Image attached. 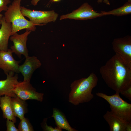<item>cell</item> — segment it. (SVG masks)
Segmentation results:
<instances>
[{
	"instance_id": "obj_1",
	"label": "cell",
	"mask_w": 131,
	"mask_h": 131,
	"mask_svg": "<svg viewBox=\"0 0 131 131\" xmlns=\"http://www.w3.org/2000/svg\"><path fill=\"white\" fill-rule=\"evenodd\" d=\"M100 73L108 87L120 93L131 87V68L115 55L101 66Z\"/></svg>"
},
{
	"instance_id": "obj_2",
	"label": "cell",
	"mask_w": 131,
	"mask_h": 131,
	"mask_svg": "<svg viewBox=\"0 0 131 131\" xmlns=\"http://www.w3.org/2000/svg\"><path fill=\"white\" fill-rule=\"evenodd\" d=\"M98 81L96 74L92 73L87 78L74 81L70 85L69 101L75 106L90 102L94 98L92 90L97 85Z\"/></svg>"
},
{
	"instance_id": "obj_3",
	"label": "cell",
	"mask_w": 131,
	"mask_h": 131,
	"mask_svg": "<svg viewBox=\"0 0 131 131\" xmlns=\"http://www.w3.org/2000/svg\"><path fill=\"white\" fill-rule=\"evenodd\" d=\"M22 0H14L8 7L4 16L6 21L11 23L12 30L11 36L23 29L34 31L36 26L29 20L26 19L21 11Z\"/></svg>"
},
{
	"instance_id": "obj_4",
	"label": "cell",
	"mask_w": 131,
	"mask_h": 131,
	"mask_svg": "<svg viewBox=\"0 0 131 131\" xmlns=\"http://www.w3.org/2000/svg\"><path fill=\"white\" fill-rule=\"evenodd\" d=\"M96 94L108 103L110 111L114 114L126 122L131 123V104L123 100L119 93L109 96L98 92Z\"/></svg>"
},
{
	"instance_id": "obj_5",
	"label": "cell",
	"mask_w": 131,
	"mask_h": 131,
	"mask_svg": "<svg viewBox=\"0 0 131 131\" xmlns=\"http://www.w3.org/2000/svg\"><path fill=\"white\" fill-rule=\"evenodd\" d=\"M112 45L115 55L125 64L131 68V36L115 39Z\"/></svg>"
},
{
	"instance_id": "obj_6",
	"label": "cell",
	"mask_w": 131,
	"mask_h": 131,
	"mask_svg": "<svg viewBox=\"0 0 131 131\" xmlns=\"http://www.w3.org/2000/svg\"><path fill=\"white\" fill-rule=\"evenodd\" d=\"M21 12L24 16L28 18L29 21L37 25H42L51 22H55L58 14L54 10L42 11L31 10L24 7H21Z\"/></svg>"
},
{
	"instance_id": "obj_7",
	"label": "cell",
	"mask_w": 131,
	"mask_h": 131,
	"mask_svg": "<svg viewBox=\"0 0 131 131\" xmlns=\"http://www.w3.org/2000/svg\"><path fill=\"white\" fill-rule=\"evenodd\" d=\"M13 91L17 97L24 100H35L42 102L43 99L44 94L37 92L30 82H19L15 86Z\"/></svg>"
},
{
	"instance_id": "obj_8",
	"label": "cell",
	"mask_w": 131,
	"mask_h": 131,
	"mask_svg": "<svg viewBox=\"0 0 131 131\" xmlns=\"http://www.w3.org/2000/svg\"><path fill=\"white\" fill-rule=\"evenodd\" d=\"M104 16L103 14L95 11L87 2L84 3L78 9L69 13L61 15L60 20L69 19L84 20Z\"/></svg>"
},
{
	"instance_id": "obj_9",
	"label": "cell",
	"mask_w": 131,
	"mask_h": 131,
	"mask_svg": "<svg viewBox=\"0 0 131 131\" xmlns=\"http://www.w3.org/2000/svg\"><path fill=\"white\" fill-rule=\"evenodd\" d=\"M32 32L26 30L23 33L19 34L16 33L11 36L10 40L13 43V45L10 47L12 53H14L20 58L22 55L26 58L29 56L26 43L28 36Z\"/></svg>"
},
{
	"instance_id": "obj_10",
	"label": "cell",
	"mask_w": 131,
	"mask_h": 131,
	"mask_svg": "<svg viewBox=\"0 0 131 131\" xmlns=\"http://www.w3.org/2000/svg\"><path fill=\"white\" fill-rule=\"evenodd\" d=\"M11 49L6 51H0V69L3 70L6 74L12 71L20 73L18 69L20 61L15 60L12 55Z\"/></svg>"
},
{
	"instance_id": "obj_11",
	"label": "cell",
	"mask_w": 131,
	"mask_h": 131,
	"mask_svg": "<svg viewBox=\"0 0 131 131\" xmlns=\"http://www.w3.org/2000/svg\"><path fill=\"white\" fill-rule=\"evenodd\" d=\"M41 65V62L35 56H28L26 57L23 64L18 67L19 72L23 76L24 81L30 82L33 73Z\"/></svg>"
},
{
	"instance_id": "obj_12",
	"label": "cell",
	"mask_w": 131,
	"mask_h": 131,
	"mask_svg": "<svg viewBox=\"0 0 131 131\" xmlns=\"http://www.w3.org/2000/svg\"><path fill=\"white\" fill-rule=\"evenodd\" d=\"M11 71L6 74V79L0 80V97L6 95L11 98L17 97L13 91L15 86L18 82L17 74Z\"/></svg>"
},
{
	"instance_id": "obj_13",
	"label": "cell",
	"mask_w": 131,
	"mask_h": 131,
	"mask_svg": "<svg viewBox=\"0 0 131 131\" xmlns=\"http://www.w3.org/2000/svg\"><path fill=\"white\" fill-rule=\"evenodd\" d=\"M103 117L108 124L110 131H126L127 125L130 123L120 119L111 111H107Z\"/></svg>"
},
{
	"instance_id": "obj_14",
	"label": "cell",
	"mask_w": 131,
	"mask_h": 131,
	"mask_svg": "<svg viewBox=\"0 0 131 131\" xmlns=\"http://www.w3.org/2000/svg\"><path fill=\"white\" fill-rule=\"evenodd\" d=\"M0 28V51H6L8 49L9 38L12 30L11 23L7 22L3 16Z\"/></svg>"
},
{
	"instance_id": "obj_15",
	"label": "cell",
	"mask_w": 131,
	"mask_h": 131,
	"mask_svg": "<svg viewBox=\"0 0 131 131\" xmlns=\"http://www.w3.org/2000/svg\"><path fill=\"white\" fill-rule=\"evenodd\" d=\"M11 98L6 95L0 97V107L2 112L3 118L15 123L16 119L12 107Z\"/></svg>"
},
{
	"instance_id": "obj_16",
	"label": "cell",
	"mask_w": 131,
	"mask_h": 131,
	"mask_svg": "<svg viewBox=\"0 0 131 131\" xmlns=\"http://www.w3.org/2000/svg\"><path fill=\"white\" fill-rule=\"evenodd\" d=\"M51 117L54 118L57 127L59 128L64 129L68 131H78L70 126L65 115L58 109L53 108Z\"/></svg>"
},
{
	"instance_id": "obj_17",
	"label": "cell",
	"mask_w": 131,
	"mask_h": 131,
	"mask_svg": "<svg viewBox=\"0 0 131 131\" xmlns=\"http://www.w3.org/2000/svg\"><path fill=\"white\" fill-rule=\"evenodd\" d=\"M12 107L16 117L20 120L25 117V114L27 111V105L25 101L17 97L11 98Z\"/></svg>"
},
{
	"instance_id": "obj_18",
	"label": "cell",
	"mask_w": 131,
	"mask_h": 131,
	"mask_svg": "<svg viewBox=\"0 0 131 131\" xmlns=\"http://www.w3.org/2000/svg\"><path fill=\"white\" fill-rule=\"evenodd\" d=\"M104 15H112L120 16L129 15L131 13V2L127 1L122 6L108 11H102L100 12Z\"/></svg>"
},
{
	"instance_id": "obj_19",
	"label": "cell",
	"mask_w": 131,
	"mask_h": 131,
	"mask_svg": "<svg viewBox=\"0 0 131 131\" xmlns=\"http://www.w3.org/2000/svg\"><path fill=\"white\" fill-rule=\"evenodd\" d=\"M19 131H33V127L27 118H24L20 120L18 126Z\"/></svg>"
},
{
	"instance_id": "obj_20",
	"label": "cell",
	"mask_w": 131,
	"mask_h": 131,
	"mask_svg": "<svg viewBox=\"0 0 131 131\" xmlns=\"http://www.w3.org/2000/svg\"><path fill=\"white\" fill-rule=\"evenodd\" d=\"M47 118L44 119L42 123V128L43 130L45 131H61L62 129H60L57 127L53 128L51 126L47 125Z\"/></svg>"
},
{
	"instance_id": "obj_21",
	"label": "cell",
	"mask_w": 131,
	"mask_h": 131,
	"mask_svg": "<svg viewBox=\"0 0 131 131\" xmlns=\"http://www.w3.org/2000/svg\"><path fill=\"white\" fill-rule=\"evenodd\" d=\"M15 123L7 119L6 125L7 131H19L18 129L16 127Z\"/></svg>"
},
{
	"instance_id": "obj_22",
	"label": "cell",
	"mask_w": 131,
	"mask_h": 131,
	"mask_svg": "<svg viewBox=\"0 0 131 131\" xmlns=\"http://www.w3.org/2000/svg\"><path fill=\"white\" fill-rule=\"evenodd\" d=\"M10 2V0H0V13L7 10L8 7L7 5Z\"/></svg>"
},
{
	"instance_id": "obj_23",
	"label": "cell",
	"mask_w": 131,
	"mask_h": 131,
	"mask_svg": "<svg viewBox=\"0 0 131 131\" xmlns=\"http://www.w3.org/2000/svg\"><path fill=\"white\" fill-rule=\"evenodd\" d=\"M120 93L130 100L131 101V87L123 91Z\"/></svg>"
},
{
	"instance_id": "obj_24",
	"label": "cell",
	"mask_w": 131,
	"mask_h": 131,
	"mask_svg": "<svg viewBox=\"0 0 131 131\" xmlns=\"http://www.w3.org/2000/svg\"><path fill=\"white\" fill-rule=\"evenodd\" d=\"M97 1L98 3H100L103 2L107 5H110L108 0H98Z\"/></svg>"
},
{
	"instance_id": "obj_25",
	"label": "cell",
	"mask_w": 131,
	"mask_h": 131,
	"mask_svg": "<svg viewBox=\"0 0 131 131\" xmlns=\"http://www.w3.org/2000/svg\"><path fill=\"white\" fill-rule=\"evenodd\" d=\"M40 0H32L31 1V4L32 5L35 6L37 5L38 2Z\"/></svg>"
},
{
	"instance_id": "obj_26",
	"label": "cell",
	"mask_w": 131,
	"mask_h": 131,
	"mask_svg": "<svg viewBox=\"0 0 131 131\" xmlns=\"http://www.w3.org/2000/svg\"><path fill=\"white\" fill-rule=\"evenodd\" d=\"M3 16V15L0 13V25H1V20Z\"/></svg>"
},
{
	"instance_id": "obj_27",
	"label": "cell",
	"mask_w": 131,
	"mask_h": 131,
	"mask_svg": "<svg viewBox=\"0 0 131 131\" xmlns=\"http://www.w3.org/2000/svg\"><path fill=\"white\" fill-rule=\"evenodd\" d=\"M61 0H51L53 2H57Z\"/></svg>"
},
{
	"instance_id": "obj_28",
	"label": "cell",
	"mask_w": 131,
	"mask_h": 131,
	"mask_svg": "<svg viewBox=\"0 0 131 131\" xmlns=\"http://www.w3.org/2000/svg\"><path fill=\"white\" fill-rule=\"evenodd\" d=\"M128 1V2H131V0H127Z\"/></svg>"
}]
</instances>
